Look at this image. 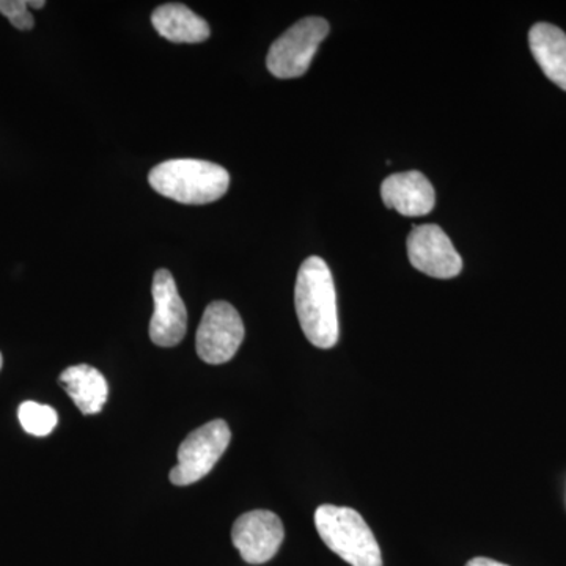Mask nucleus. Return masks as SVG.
Returning a JSON list of instances; mask_svg holds the SVG:
<instances>
[{"mask_svg":"<svg viewBox=\"0 0 566 566\" xmlns=\"http://www.w3.org/2000/svg\"><path fill=\"white\" fill-rule=\"evenodd\" d=\"M294 304L307 340L316 348H334L340 337L337 293L333 273L319 256H308L301 264L294 289Z\"/></svg>","mask_w":566,"mask_h":566,"instance_id":"obj_1","label":"nucleus"},{"mask_svg":"<svg viewBox=\"0 0 566 566\" xmlns=\"http://www.w3.org/2000/svg\"><path fill=\"white\" fill-rule=\"evenodd\" d=\"M156 192L185 205H207L229 191L230 175L219 164L202 159H170L148 175Z\"/></svg>","mask_w":566,"mask_h":566,"instance_id":"obj_2","label":"nucleus"},{"mask_svg":"<svg viewBox=\"0 0 566 566\" xmlns=\"http://www.w3.org/2000/svg\"><path fill=\"white\" fill-rule=\"evenodd\" d=\"M315 527L324 545L352 566H382L381 549L374 532L356 510L322 505L315 512Z\"/></svg>","mask_w":566,"mask_h":566,"instance_id":"obj_3","label":"nucleus"},{"mask_svg":"<svg viewBox=\"0 0 566 566\" xmlns=\"http://www.w3.org/2000/svg\"><path fill=\"white\" fill-rule=\"evenodd\" d=\"M327 35L329 24L323 18L311 17L297 21L274 41L268 52V70L279 80L303 76Z\"/></svg>","mask_w":566,"mask_h":566,"instance_id":"obj_4","label":"nucleus"},{"mask_svg":"<svg viewBox=\"0 0 566 566\" xmlns=\"http://www.w3.org/2000/svg\"><path fill=\"white\" fill-rule=\"evenodd\" d=\"M230 439L232 431L226 420H212L193 430L178 449V464L170 471V482L188 486L210 474L226 453Z\"/></svg>","mask_w":566,"mask_h":566,"instance_id":"obj_5","label":"nucleus"},{"mask_svg":"<svg viewBox=\"0 0 566 566\" xmlns=\"http://www.w3.org/2000/svg\"><path fill=\"white\" fill-rule=\"evenodd\" d=\"M244 340V324L237 308L226 301H214L205 311L197 329V354L203 363H229Z\"/></svg>","mask_w":566,"mask_h":566,"instance_id":"obj_6","label":"nucleus"},{"mask_svg":"<svg viewBox=\"0 0 566 566\" xmlns=\"http://www.w3.org/2000/svg\"><path fill=\"white\" fill-rule=\"evenodd\" d=\"M409 262L420 273L436 279H452L463 270V259L441 227L427 223L408 237Z\"/></svg>","mask_w":566,"mask_h":566,"instance_id":"obj_7","label":"nucleus"},{"mask_svg":"<svg viewBox=\"0 0 566 566\" xmlns=\"http://www.w3.org/2000/svg\"><path fill=\"white\" fill-rule=\"evenodd\" d=\"M285 528L281 517L268 510H253L234 521L232 542L244 562L263 565L281 549Z\"/></svg>","mask_w":566,"mask_h":566,"instance_id":"obj_8","label":"nucleus"},{"mask_svg":"<svg viewBox=\"0 0 566 566\" xmlns=\"http://www.w3.org/2000/svg\"><path fill=\"white\" fill-rule=\"evenodd\" d=\"M153 312L150 338L153 344L170 348L185 338L188 329V312L178 293L174 275L167 270L156 271L153 277Z\"/></svg>","mask_w":566,"mask_h":566,"instance_id":"obj_9","label":"nucleus"},{"mask_svg":"<svg viewBox=\"0 0 566 566\" xmlns=\"http://www.w3.org/2000/svg\"><path fill=\"white\" fill-rule=\"evenodd\" d=\"M382 202L408 218H419L433 211L436 192L433 185L423 174H394L381 186Z\"/></svg>","mask_w":566,"mask_h":566,"instance_id":"obj_10","label":"nucleus"},{"mask_svg":"<svg viewBox=\"0 0 566 566\" xmlns=\"http://www.w3.org/2000/svg\"><path fill=\"white\" fill-rule=\"evenodd\" d=\"M59 381L82 415L93 416L103 411L109 397V386L95 367L87 364L73 365L62 371Z\"/></svg>","mask_w":566,"mask_h":566,"instance_id":"obj_11","label":"nucleus"},{"mask_svg":"<svg viewBox=\"0 0 566 566\" xmlns=\"http://www.w3.org/2000/svg\"><path fill=\"white\" fill-rule=\"evenodd\" d=\"M153 28L172 43H203L210 39L208 22L182 3H166L151 14Z\"/></svg>","mask_w":566,"mask_h":566,"instance_id":"obj_12","label":"nucleus"},{"mask_svg":"<svg viewBox=\"0 0 566 566\" xmlns=\"http://www.w3.org/2000/svg\"><path fill=\"white\" fill-rule=\"evenodd\" d=\"M528 44L543 73L566 92V33L556 25L538 22L528 32Z\"/></svg>","mask_w":566,"mask_h":566,"instance_id":"obj_13","label":"nucleus"},{"mask_svg":"<svg viewBox=\"0 0 566 566\" xmlns=\"http://www.w3.org/2000/svg\"><path fill=\"white\" fill-rule=\"evenodd\" d=\"M18 419H20L25 433L36 436V438L51 434L59 423V416L54 408L35 403V401L22 403L18 409Z\"/></svg>","mask_w":566,"mask_h":566,"instance_id":"obj_14","label":"nucleus"},{"mask_svg":"<svg viewBox=\"0 0 566 566\" xmlns=\"http://www.w3.org/2000/svg\"><path fill=\"white\" fill-rule=\"evenodd\" d=\"M0 13L20 31H31L35 25L28 0H0Z\"/></svg>","mask_w":566,"mask_h":566,"instance_id":"obj_15","label":"nucleus"},{"mask_svg":"<svg viewBox=\"0 0 566 566\" xmlns=\"http://www.w3.org/2000/svg\"><path fill=\"white\" fill-rule=\"evenodd\" d=\"M465 566H509L505 564H501V562H495L493 558H485V557H476L472 558L471 562H468V565Z\"/></svg>","mask_w":566,"mask_h":566,"instance_id":"obj_16","label":"nucleus"},{"mask_svg":"<svg viewBox=\"0 0 566 566\" xmlns=\"http://www.w3.org/2000/svg\"><path fill=\"white\" fill-rule=\"evenodd\" d=\"M28 6L33 7V9H43L44 6H46V2L44 0H28Z\"/></svg>","mask_w":566,"mask_h":566,"instance_id":"obj_17","label":"nucleus"},{"mask_svg":"<svg viewBox=\"0 0 566 566\" xmlns=\"http://www.w3.org/2000/svg\"><path fill=\"white\" fill-rule=\"evenodd\" d=\"M3 359H2V353H0V370H2Z\"/></svg>","mask_w":566,"mask_h":566,"instance_id":"obj_18","label":"nucleus"}]
</instances>
